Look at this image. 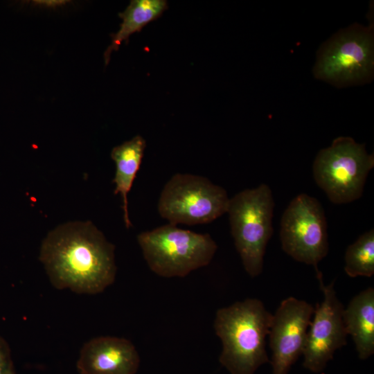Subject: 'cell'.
<instances>
[{
	"mask_svg": "<svg viewBox=\"0 0 374 374\" xmlns=\"http://www.w3.org/2000/svg\"><path fill=\"white\" fill-rule=\"evenodd\" d=\"M33 3L38 6H42L44 7H48V8H56L57 6H62L67 2L64 0H38V1H33Z\"/></svg>",
	"mask_w": 374,
	"mask_h": 374,
	"instance_id": "cell-17",
	"label": "cell"
},
{
	"mask_svg": "<svg viewBox=\"0 0 374 374\" xmlns=\"http://www.w3.org/2000/svg\"><path fill=\"white\" fill-rule=\"evenodd\" d=\"M137 242L149 268L166 278L184 277L208 265L217 249L208 233L182 229L170 223L140 233Z\"/></svg>",
	"mask_w": 374,
	"mask_h": 374,
	"instance_id": "cell-3",
	"label": "cell"
},
{
	"mask_svg": "<svg viewBox=\"0 0 374 374\" xmlns=\"http://www.w3.org/2000/svg\"><path fill=\"white\" fill-rule=\"evenodd\" d=\"M272 314L257 299H247L219 309L214 329L222 344L220 364L231 374H254L269 362L266 337Z\"/></svg>",
	"mask_w": 374,
	"mask_h": 374,
	"instance_id": "cell-2",
	"label": "cell"
},
{
	"mask_svg": "<svg viewBox=\"0 0 374 374\" xmlns=\"http://www.w3.org/2000/svg\"><path fill=\"white\" fill-rule=\"evenodd\" d=\"M283 250L294 260L314 266L328 252L327 223L323 208L313 197L301 193L285 210L280 222Z\"/></svg>",
	"mask_w": 374,
	"mask_h": 374,
	"instance_id": "cell-7",
	"label": "cell"
},
{
	"mask_svg": "<svg viewBox=\"0 0 374 374\" xmlns=\"http://www.w3.org/2000/svg\"><path fill=\"white\" fill-rule=\"evenodd\" d=\"M115 247L90 221L69 222L42 241L39 260L54 287L95 294L116 277Z\"/></svg>",
	"mask_w": 374,
	"mask_h": 374,
	"instance_id": "cell-1",
	"label": "cell"
},
{
	"mask_svg": "<svg viewBox=\"0 0 374 374\" xmlns=\"http://www.w3.org/2000/svg\"><path fill=\"white\" fill-rule=\"evenodd\" d=\"M373 66L372 30L359 27L339 34L328 44L318 60L315 74L332 82H354L369 76Z\"/></svg>",
	"mask_w": 374,
	"mask_h": 374,
	"instance_id": "cell-8",
	"label": "cell"
},
{
	"mask_svg": "<svg viewBox=\"0 0 374 374\" xmlns=\"http://www.w3.org/2000/svg\"><path fill=\"white\" fill-rule=\"evenodd\" d=\"M374 166L373 154L352 138L340 136L317 154L312 166L315 182L331 202L346 204L359 199Z\"/></svg>",
	"mask_w": 374,
	"mask_h": 374,
	"instance_id": "cell-5",
	"label": "cell"
},
{
	"mask_svg": "<svg viewBox=\"0 0 374 374\" xmlns=\"http://www.w3.org/2000/svg\"><path fill=\"white\" fill-rule=\"evenodd\" d=\"M229 199L224 188L205 177L177 173L163 186L157 208L170 224H204L227 212Z\"/></svg>",
	"mask_w": 374,
	"mask_h": 374,
	"instance_id": "cell-6",
	"label": "cell"
},
{
	"mask_svg": "<svg viewBox=\"0 0 374 374\" xmlns=\"http://www.w3.org/2000/svg\"><path fill=\"white\" fill-rule=\"evenodd\" d=\"M145 147V140L137 135L113 148L111 152V158L116 165L114 194H120L122 197L123 219L127 229L132 226L128 213L127 194L140 168Z\"/></svg>",
	"mask_w": 374,
	"mask_h": 374,
	"instance_id": "cell-13",
	"label": "cell"
},
{
	"mask_svg": "<svg viewBox=\"0 0 374 374\" xmlns=\"http://www.w3.org/2000/svg\"><path fill=\"white\" fill-rule=\"evenodd\" d=\"M344 270L352 278L371 277L374 274V231L361 235L349 245L344 256Z\"/></svg>",
	"mask_w": 374,
	"mask_h": 374,
	"instance_id": "cell-15",
	"label": "cell"
},
{
	"mask_svg": "<svg viewBox=\"0 0 374 374\" xmlns=\"http://www.w3.org/2000/svg\"><path fill=\"white\" fill-rule=\"evenodd\" d=\"M167 8L166 0L131 1L126 9L118 14L123 21L119 30L111 36L112 43L104 53L105 64H109L112 53L118 51L123 42L127 43L130 35L158 19Z\"/></svg>",
	"mask_w": 374,
	"mask_h": 374,
	"instance_id": "cell-14",
	"label": "cell"
},
{
	"mask_svg": "<svg viewBox=\"0 0 374 374\" xmlns=\"http://www.w3.org/2000/svg\"><path fill=\"white\" fill-rule=\"evenodd\" d=\"M323 300L317 303L308 330L303 351V366L320 373L333 358L335 352L347 344L343 321L344 306L337 296L334 283L326 286L321 272L317 275Z\"/></svg>",
	"mask_w": 374,
	"mask_h": 374,
	"instance_id": "cell-9",
	"label": "cell"
},
{
	"mask_svg": "<svg viewBox=\"0 0 374 374\" xmlns=\"http://www.w3.org/2000/svg\"><path fill=\"white\" fill-rule=\"evenodd\" d=\"M139 364L137 350L128 339L98 337L83 345L77 368L80 374H135Z\"/></svg>",
	"mask_w": 374,
	"mask_h": 374,
	"instance_id": "cell-11",
	"label": "cell"
},
{
	"mask_svg": "<svg viewBox=\"0 0 374 374\" xmlns=\"http://www.w3.org/2000/svg\"><path fill=\"white\" fill-rule=\"evenodd\" d=\"M314 311L311 304L290 296L272 314L268 335L273 374H287L303 354Z\"/></svg>",
	"mask_w": 374,
	"mask_h": 374,
	"instance_id": "cell-10",
	"label": "cell"
},
{
	"mask_svg": "<svg viewBox=\"0 0 374 374\" xmlns=\"http://www.w3.org/2000/svg\"><path fill=\"white\" fill-rule=\"evenodd\" d=\"M347 335L355 343L360 359L374 353V289L368 287L353 297L344 310Z\"/></svg>",
	"mask_w": 374,
	"mask_h": 374,
	"instance_id": "cell-12",
	"label": "cell"
},
{
	"mask_svg": "<svg viewBox=\"0 0 374 374\" xmlns=\"http://www.w3.org/2000/svg\"><path fill=\"white\" fill-rule=\"evenodd\" d=\"M0 374H17L7 341L0 336Z\"/></svg>",
	"mask_w": 374,
	"mask_h": 374,
	"instance_id": "cell-16",
	"label": "cell"
},
{
	"mask_svg": "<svg viewBox=\"0 0 374 374\" xmlns=\"http://www.w3.org/2000/svg\"><path fill=\"white\" fill-rule=\"evenodd\" d=\"M274 202L264 184L245 189L229 199L231 233L243 267L251 277L260 275L267 244L272 233Z\"/></svg>",
	"mask_w": 374,
	"mask_h": 374,
	"instance_id": "cell-4",
	"label": "cell"
}]
</instances>
